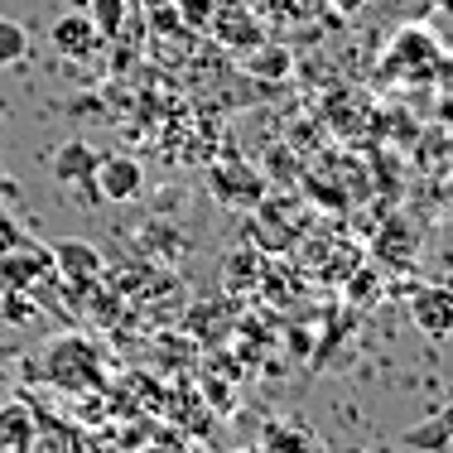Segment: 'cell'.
<instances>
[{"label": "cell", "instance_id": "8fae6325", "mask_svg": "<svg viewBox=\"0 0 453 453\" xmlns=\"http://www.w3.org/2000/svg\"><path fill=\"white\" fill-rule=\"evenodd\" d=\"M246 68H251L256 78H285V73H289V53L285 49H256V58L246 63Z\"/></svg>", "mask_w": 453, "mask_h": 453}, {"label": "cell", "instance_id": "7c38bea8", "mask_svg": "<svg viewBox=\"0 0 453 453\" xmlns=\"http://www.w3.org/2000/svg\"><path fill=\"white\" fill-rule=\"evenodd\" d=\"M179 19L188 29H208L212 25V0H179Z\"/></svg>", "mask_w": 453, "mask_h": 453}, {"label": "cell", "instance_id": "277c9868", "mask_svg": "<svg viewBox=\"0 0 453 453\" xmlns=\"http://www.w3.org/2000/svg\"><path fill=\"white\" fill-rule=\"evenodd\" d=\"M49 271H53V251H44V246L19 242V246H10V251L0 256V280H5V285H15V289L44 280Z\"/></svg>", "mask_w": 453, "mask_h": 453}, {"label": "cell", "instance_id": "9c48e42d", "mask_svg": "<svg viewBox=\"0 0 453 453\" xmlns=\"http://www.w3.org/2000/svg\"><path fill=\"white\" fill-rule=\"evenodd\" d=\"M88 15H92L96 35H102V39H116V35H121V25H126V0H92Z\"/></svg>", "mask_w": 453, "mask_h": 453}, {"label": "cell", "instance_id": "6da1fadb", "mask_svg": "<svg viewBox=\"0 0 453 453\" xmlns=\"http://www.w3.org/2000/svg\"><path fill=\"white\" fill-rule=\"evenodd\" d=\"M410 323L425 338L449 342L453 338V285H419L410 295Z\"/></svg>", "mask_w": 453, "mask_h": 453}, {"label": "cell", "instance_id": "2e32d148", "mask_svg": "<svg viewBox=\"0 0 453 453\" xmlns=\"http://www.w3.org/2000/svg\"><path fill=\"white\" fill-rule=\"evenodd\" d=\"M222 453H246V449H222Z\"/></svg>", "mask_w": 453, "mask_h": 453}, {"label": "cell", "instance_id": "5bb4252c", "mask_svg": "<svg viewBox=\"0 0 453 453\" xmlns=\"http://www.w3.org/2000/svg\"><path fill=\"white\" fill-rule=\"evenodd\" d=\"M362 5V0H338V10H357Z\"/></svg>", "mask_w": 453, "mask_h": 453}, {"label": "cell", "instance_id": "9a60e30c", "mask_svg": "<svg viewBox=\"0 0 453 453\" xmlns=\"http://www.w3.org/2000/svg\"><path fill=\"white\" fill-rule=\"evenodd\" d=\"M434 5H439V10H453V0H434Z\"/></svg>", "mask_w": 453, "mask_h": 453}, {"label": "cell", "instance_id": "5b68a950", "mask_svg": "<svg viewBox=\"0 0 453 453\" xmlns=\"http://www.w3.org/2000/svg\"><path fill=\"white\" fill-rule=\"evenodd\" d=\"M92 169H96V150L88 140H63L58 150L49 155V174L58 183H68V188H78V183H92Z\"/></svg>", "mask_w": 453, "mask_h": 453}, {"label": "cell", "instance_id": "ba28073f", "mask_svg": "<svg viewBox=\"0 0 453 453\" xmlns=\"http://www.w3.org/2000/svg\"><path fill=\"white\" fill-rule=\"evenodd\" d=\"M29 53V29L19 25V19L0 15V68H10V63H19Z\"/></svg>", "mask_w": 453, "mask_h": 453}, {"label": "cell", "instance_id": "7a4b0ae2", "mask_svg": "<svg viewBox=\"0 0 453 453\" xmlns=\"http://www.w3.org/2000/svg\"><path fill=\"white\" fill-rule=\"evenodd\" d=\"M92 188H96V198H106V203H131L135 193L145 188V169H140V159H131V155H96Z\"/></svg>", "mask_w": 453, "mask_h": 453}, {"label": "cell", "instance_id": "3957f363", "mask_svg": "<svg viewBox=\"0 0 453 453\" xmlns=\"http://www.w3.org/2000/svg\"><path fill=\"white\" fill-rule=\"evenodd\" d=\"M49 44L63 58H88V53L102 49V35H96L92 15H58L49 25Z\"/></svg>", "mask_w": 453, "mask_h": 453}, {"label": "cell", "instance_id": "52a82bcc", "mask_svg": "<svg viewBox=\"0 0 453 453\" xmlns=\"http://www.w3.org/2000/svg\"><path fill=\"white\" fill-rule=\"evenodd\" d=\"M53 271H63L73 285H88V280L102 271V256L88 242H58L53 246Z\"/></svg>", "mask_w": 453, "mask_h": 453}, {"label": "cell", "instance_id": "30bf717a", "mask_svg": "<svg viewBox=\"0 0 453 453\" xmlns=\"http://www.w3.org/2000/svg\"><path fill=\"white\" fill-rule=\"evenodd\" d=\"M265 449H271V453H314V439L299 434V429L271 425V429H265Z\"/></svg>", "mask_w": 453, "mask_h": 453}, {"label": "cell", "instance_id": "8992f818", "mask_svg": "<svg viewBox=\"0 0 453 453\" xmlns=\"http://www.w3.org/2000/svg\"><path fill=\"white\" fill-rule=\"evenodd\" d=\"M212 193L222 203H232V208H251V203H261L265 179L246 165H222V169H212Z\"/></svg>", "mask_w": 453, "mask_h": 453}, {"label": "cell", "instance_id": "4fadbf2b", "mask_svg": "<svg viewBox=\"0 0 453 453\" xmlns=\"http://www.w3.org/2000/svg\"><path fill=\"white\" fill-rule=\"evenodd\" d=\"M19 242H25V232H19V226H15V222H10V218H5V212H0V256H5V251H10V246H19Z\"/></svg>", "mask_w": 453, "mask_h": 453}, {"label": "cell", "instance_id": "e0dca14e", "mask_svg": "<svg viewBox=\"0 0 453 453\" xmlns=\"http://www.w3.org/2000/svg\"><path fill=\"white\" fill-rule=\"evenodd\" d=\"M0 188H5V174H0Z\"/></svg>", "mask_w": 453, "mask_h": 453}]
</instances>
